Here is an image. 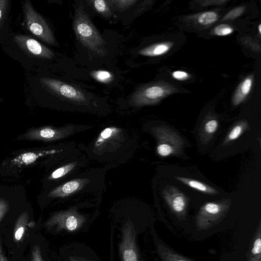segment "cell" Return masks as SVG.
I'll list each match as a JSON object with an SVG mask.
<instances>
[{
    "label": "cell",
    "mask_w": 261,
    "mask_h": 261,
    "mask_svg": "<svg viewBox=\"0 0 261 261\" xmlns=\"http://www.w3.org/2000/svg\"><path fill=\"white\" fill-rule=\"evenodd\" d=\"M109 261H147L146 241L150 226L135 210H114L109 217Z\"/></svg>",
    "instance_id": "cell-1"
},
{
    "label": "cell",
    "mask_w": 261,
    "mask_h": 261,
    "mask_svg": "<svg viewBox=\"0 0 261 261\" xmlns=\"http://www.w3.org/2000/svg\"><path fill=\"white\" fill-rule=\"evenodd\" d=\"M87 207L74 205L51 212L43 226L51 235L63 239L65 243L75 241L86 233L97 216L96 209Z\"/></svg>",
    "instance_id": "cell-2"
},
{
    "label": "cell",
    "mask_w": 261,
    "mask_h": 261,
    "mask_svg": "<svg viewBox=\"0 0 261 261\" xmlns=\"http://www.w3.org/2000/svg\"><path fill=\"white\" fill-rule=\"evenodd\" d=\"M73 28L77 39L90 51L100 56L106 54V41L91 22L81 2L75 9Z\"/></svg>",
    "instance_id": "cell-3"
},
{
    "label": "cell",
    "mask_w": 261,
    "mask_h": 261,
    "mask_svg": "<svg viewBox=\"0 0 261 261\" xmlns=\"http://www.w3.org/2000/svg\"><path fill=\"white\" fill-rule=\"evenodd\" d=\"M177 91L174 85L164 81H158L138 88L132 94L129 102L136 107L154 105Z\"/></svg>",
    "instance_id": "cell-4"
},
{
    "label": "cell",
    "mask_w": 261,
    "mask_h": 261,
    "mask_svg": "<svg viewBox=\"0 0 261 261\" xmlns=\"http://www.w3.org/2000/svg\"><path fill=\"white\" fill-rule=\"evenodd\" d=\"M40 82L59 98L77 105H90L94 100L92 94L68 83L51 78H42Z\"/></svg>",
    "instance_id": "cell-5"
},
{
    "label": "cell",
    "mask_w": 261,
    "mask_h": 261,
    "mask_svg": "<svg viewBox=\"0 0 261 261\" xmlns=\"http://www.w3.org/2000/svg\"><path fill=\"white\" fill-rule=\"evenodd\" d=\"M24 21L27 29L45 43L55 45L53 33L44 18L35 10L30 1L23 4Z\"/></svg>",
    "instance_id": "cell-6"
},
{
    "label": "cell",
    "mask_w": 261,
    "mask_h": 261,
    "mask_svg": "<svg viewBox=\"0 0 261 261\" xmlns=\"http://www.w3.org/2000/svg\"><path fill=\"white\" fill-rule=\"evenodd\" d=\"M152 133L157 140L156 152L162 157H167L180 153L184 141L170 128L160 126L153 127Z\"/></svg>",
    "instance_id": "cell-7"
},
{
    "label": "cell",
    "mask_w": 261,
    "mask_h": 261,
    "mask_svg": "<svg viewBox=\"0 0 261 261\" xmlns=\"http://www.w3.org/2000/svg\"><path fill=\"white\" fill-rule=\"evenodd\" d=\"M73 129L71 126L60 128L52 126L33 127L19 136L18 139L44 142L57 141L71 135Z\"/></svg>",
    "instance_id": "cell-8"
},
{
    "label": "cell",
    "mask_w": 261,
    "mask_h": 261,
    "mask_svg": "<svg viewBox=\"0 0 261 261\" xmlns=\"http://www.w3.org/2000/svg\"><path fill=\"white\" fill-rule=\"evenodd\" d=\"M59 252L61 261H101L89 246L76 241L65 243Z\"/></svg>",
    "instance_id": "cell-9"
},
{
    "label": "cell",
    "mask_w": 261,
    "mask_h": 261,
    "mask_svg": "<svg viewBox=\"0 0 261 261\" xmlns=\"http://www.w3.org/2000/svg\"><path fill=\"white\" fill-rule=\"evenodd\" d=\"M14 40L22 50L34 57L50 59L54 56L51 50L27 36L18 35L14 37Z\"/></svg>",
    "instance_id": "cell-10"
},
{
    "label": "cell",
    "mask_w": 261,
    "mask_h": 261,
    "mask_svg": "<svg viewBox=\"0 0 261 261\" xmlns=\"http://www.w3.org/2000/svg\"><path fill=\"white\" fill-rule=\"evenodd\" d=\"M163 196L171 211L177 215H182L186 211L188 199L177 188L167 186L162 192Z\"/></svg>",
    "instance_id": "cell-11"
},
{
    "label": "cell",
    "mask_w": 261,
    "mask_h": 261,
    "mask_svg": "<svg viewBox=\"0 0 261 261\" xmlns=\"http://www.w3.org/2000/svg\"><path fill=\"white\" fill-rule=\"evenodd\" d=\"M89 180L77 178L70 180L51 190L48 194L49 198H64L81 190Z\"/></svg>",
    "instance_id": "cell-12"
},
{
    "label": "cell",
    "mask_w": 261,
    "mask_h": 261,
    "mask_svg": "<svg viewBox=\"0 0 261 261\" xmlns=\"http://www.w3.org/2000/svg\"><path fill=\"white\" fill-rule=\"evenodd\" d=\"M230 203L229 199H225L216 202H207L201 207L199 216L200 218H216L228 208Z\"/></svg>",
    "instance_id": "cell-13"
},
{
    "label": "cell",
    "mask_w": 261,
    "mask_h": 261,
    "mask_svg": "<svg viewBox=\"0 0 261 261\" xmlns=\"http://www.w3.org/2000/svg\"><path fill=\"white\" fill-rule=\"evenodd\" d=\"M173 45L174 42L172 41L159 42L141 49L138 54L146 57H158L168 53Z\"/></svg>",
    "instance_id": "cell-14"
},
{
    "label": "cell",
    "mask_w": 261,
    "mask_h": 261,
    "mask_svg": "<svg viewBox=\"0 0 261 261\" xmlns=\"http://www.w3.org/2000/svg\"><path fill=\"white\" fill-rule=\"evenodd\" d=\"M253 81V75H250L244 79L239 85L232 97V102L234 106L242 103L249 94Z\"/></svg>",
    "instance_id": "cell-15"
},
{
    "label": "cell",
    "mask_w": 261,
    "mask_h": 261,
    "mask_svg": "<svg viewBox=\"0 0 261 261\" xmlns=\"http://www.w3.org/2000/svg\"><path fill=\"white\" fill-rule=\"evenodd\" d=\"M29 220V216L27 211L22 212L18 217L13 231V238L15 242L23 241L27 228L31 224Z\"/></svg>",
    "instance_id": "cell-16"
},
{
    "label": "cell",
    "mask_w": 261,
    "mask_h": 261,
    "mask_svg": "<svg viewBox=\"0 0 261 261\" xmlns=\"http://www.w3.org/2000/svg\"><path fill=\"white\" fill-rule=\"evenodd\" d=\"M173 177L188 186L202 193L210 195H216L218 193L216 189L200 181L181 176Z\"/></svg>",
    "instance_id": "cell-17"
},
{
    "label": "cell",
    "mask_w": 261,
    "mask_h": 261,
    "mask_svg": "<svg viewBox=\"0 0 261 261\" xmlns=\"http://www.w3.org/2000/svg\"><path fill=\"white\" fill-rule=\"evenodd\" d=\"M219 127V122L215 117L207 118L203 122L200 128V135L202 141H207L216 132Z\"/></svg>",
    "instance_id": "cell-18"
},
{
    "label": "cell",
    "mask_w": 261,
    "mask_h": 261,
    "mask_svg": "<svg viewBox=\"0 0 261 261\" xmlns=\"http://www.w3.org/2000/svg\"><path fill=\"white\" fill-rule=\"evenodd\" d=\"M49 151H30L22 153L14 158L12 162L16 166L28 165L35 162L38 159L46 154Z\"/></svg>",
    "instance_id": "cell-19"
},
{
    "label": "cell",
    "mask_w": 261,
    "mask_h": 261,
    "mask_svg": "<svg viewBox=\"0 0 261 261\" xmlns=\"http://www.w3.org/2000/svg\"><path fill=\"white\" fill-rule=\"evenodd\" d=\"M91 6L100 15L109 18L113 16L112 7L109 1L95 0L89 1Z\"/></svg>",
    "instance_id": "cell-20"
},
{
    "label": "cell",
    "mask_w": 261,
    "mask_h": 261,
    "mask_svg": "<svg viewBox=\"0 0 261 261\" xmlns=\"http://www.w3.org/2000/svg\"><path fill=\"white\" fill-rule=\"evenodd\" d=\"M248 124L246 121H240L235 124L226 136L223 145H226L240 137L248 128Z\"/></svg>",
    "instance_id": "cell-21"
},
{
    "label": "cell",
    "mask_w": 261,
    "mask_h": 261,
    "mask_svg": "<svg viewBox=\"0 0 261 261\" xmlns=\"http://www.w3.org/2000/svg\"><path fill=\"white\" fill-rule=\"evenodd\" d=\"M77 166V163L72 162L61 166L55 170L48 177L49 180H53L61 178L74 169Z\"/></svg>",
    "instance_id": "cell-22"
},
{
    "label": "cell",
    "mask_w": 261,
    "mask_h": 261,
    "mask_svg": "<svg viewBox=\"0 0 261 261\" xmlns=\"http://www.w3.org/2000/svg\"><path fill=\"white\" fill-rule=\"evenodd\" d=\"M218 19V14L214 11H206L201 13L197 17V21L202 25H210Z\"/></svg>",
    "instance_id": "cell-23"
},
{
    "label": "cell",
    "mask_w": 261,
    "mask_h": 261,
    "mask_svg": "<svg viewBox=\"0 0 261 261\" xmlns=\"http://www.w3.org/2000/svg\"><path fill=\"white\" fill-rule=\"evenodd\" d=\"M260 251L261 239L260 233H259L258 236L255 238L253 242L251 249L252 258L251 261H259L260 258Z\"/></svg>",
    "instance_id": "cell-24"
},
{
    "label": "cell",
    "mask_w": 261,
    "mask_h": 261,
    "mask_svg": "<svg viewBox=\"0 0 261 261\" xmlns=\"http://www.w3.org/2000/svg\"><path fill=\"white\" fill-rule=\"evenodd\" d=\"M112 7H115L118 10H126L134 5L136 0H115L109 1Z\"/></svg>",
    "instance_id": "cell-25"
},
{
    "label": "cell",
    "mask_w": 261,
    "mask_h": 261,
    "mask_svg": "<svg viewBox=\"0 0 261 261\" xmlns=\"http://www.w3.org/2000/svg\"><path fill=\"white\" fill-rule=\"evenodd\" d=\"M92 76L96 81L105 83L112 81L113 79L112 74L111 73L104 70L93 71L92 72Z\"/></svg>",
    "instance_id": "cell-26"
},
{
    "label": "cell",
    "mask_w": 261,
    "mask_h": 261,
    "mask_svg": "<svg viewBox=\"0 0 261 261\" xmlns=\"http://www.w3.org/2000/svg\"><path fill=\"white\" fill-rule=\"evenodd\" d=\"M233 29L227 24H221L215 27L213 34L218 36H225L232 33Z\"/></svg>",
    "instance_id": "cell-27"
},
{
    "label": "cell",
    "mask_w": 261,
    "mask_h": 261,
    "mask_svg": "<svg viewBox=\"0 0 261 261\" xmlns=\"http://www.w3.org/2000/svg\"><path fill=\"white\" fill-rule=\"evenodd\" d=\"M245 10V7L244 6H240L235 8L229 11L222 18V21L235 19L241 16Z\"/></svg>",
    "instance_id": "cell-28"
},
{
    "label": "cell",
    "mask_w": 261,
    "mask_h": 261,
    "mask_svg": "<svg viewBox=\"0 0 261 261\" xmlns=\"http://www.w3.org/2000/svg\"><path fill=\"white\" fill-rule=\"evenodd\" d=\"M31 261H45L39 245H35L32 249Z\"/></svg>",
    "instance_id": "cell-29"
},
{
    "label": "cell",
    "mask_w": 261,
    "mask_h": 261,
    "mask_svg": "<svg viewBox=\"0 0 261 261\" xmlns=\"http://www.w3.org/2000/svg\"><path fill=\"white\" fill-rule=\"evenodd\" d=\"M8 201L2 198H0V222L9 210Z\"/></svg>",
    "instance_id": "cell-30"
},
{
    "label": "cell",
    "mask_w": 261,
    "mask_h": 261,
    "mask_svg": "<svg viewBox=\"0 0 261 261\" xmlns=\"http://www.w3.org/2000/svg\"><path fill=\"white\" fill-rule=\"evenodd\" d=\"M8 3V0H0V28L5 19Z\"/></svg>",
    "instance_id": "cell-31"
},
{
    "label": "cell",
    "mask_w": 261,
    "mask_h": 261,
    "mask_svg": "<svg viewBox=\"0 0 261 261\" xmlns=\"http://www.w3.org/2000/svg\"><path fill=\"white\" fill-rule=\"evenodd\" d=\"M171 76L175 80L178 81H185L190 77V75L186 71L176 70L172 72Z\"/></svg>",
    "instance_id": "cell-32"
},
{
    "label": "cell",
    "mask_w": 261,
    "mask_h": 261,
    "mask_svg": "<svg viewBox=\"0 0 261 261\" xmlns=\"http://www.w3.org/2000/svg\"><path fill=\"white\" fill-rule=\"evenodd\" d=\"M227 1H223V0H216V1H205L201 2L200 3V5L203 6H206L208 5H221L223 4L226 2H227Z\"/></svg>",
    "instance_id": "cell-33"
},
{
    "label": "cell",
    "mask_w": 261,
    "mask_h": 261,
    "mask_svg": "<svg viewBox=\"0 0 261 261\" xmlns=\"http://www.w3.org/2000/svg\"><path fill=\"white\" fill-rule=\"evenodd\" d=\"M0 261H9L6 256L5 255V254L4 253V252L3 249L2 245L1 243V241L0 239Z\"/></svg>",
    "instance_id": "cell-34"
},
{
    "label": "cell",
    "mask_w": 261,
    "mask_h": 261,
    "mask_svg": "<svg viewBox=\"0 0 261 261\" xmlns=\"http://www.w3.org/2000/svg\"><path fill=\"white\" fill-rule=\"evenodd\" d=\"M172 261H189L181 257H174Z\"/></svg>",
    "instance_id": "cell-35"
},
{
    "label": "cell",
    "mask_w": 261,
    "mask_h": 261,
    "mask_svg": "<svg viewBox=\"0 0 261 261\" xmlns=\"http://www.w3.org/2000/svg\"><path fill=\"white\" fill-rule=\"evenodd\" d=\"M258 30L259 33L260 34H261V24H259L258 25Z\"/></svg>",
    "instance_id": "cell-36"
}]
</instances>
